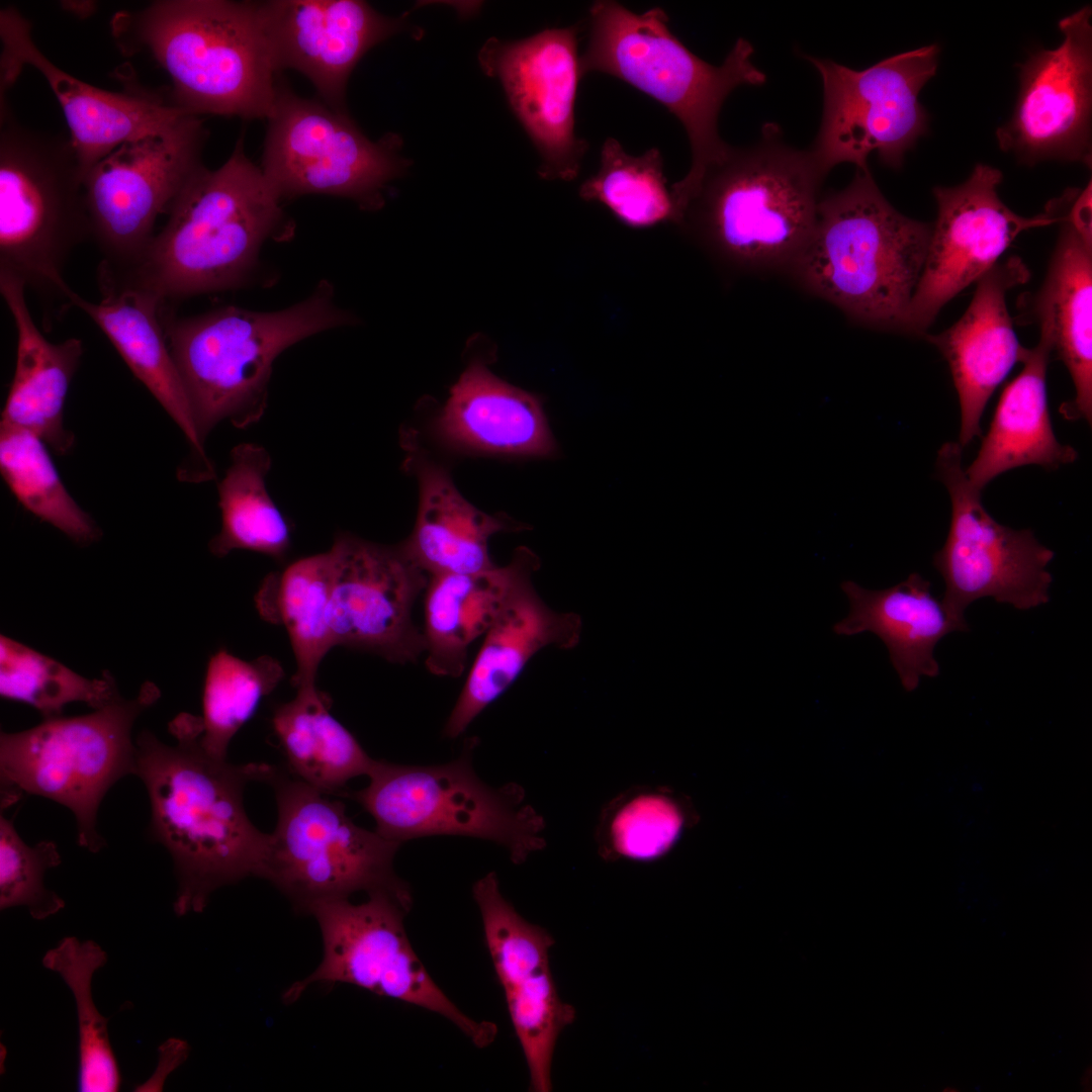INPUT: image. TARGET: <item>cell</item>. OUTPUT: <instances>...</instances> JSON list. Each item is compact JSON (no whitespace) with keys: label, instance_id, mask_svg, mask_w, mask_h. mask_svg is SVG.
Masks as SVG:
<instances>
[{"label":"cell","instance_id":"6da1fadb","mask_svg":"<svg viewBox=\"0 0 1092 1092\" xmlns=\"http://www.w3.org/2000/svg\"><path fill=\"white\" fill-rule=\"evenodd\" d=\"M175 745L148 730L135 739L138 776L150 803L148 835L170 853L178 916L199 913L217 889L258 877L270 834L244 807V791L262 782L270 764H236L201 745L200 717L182 713L169 724Z\"/></svg>","mask_w":1092,"mask_h":1092},{"label":"cell","instance_id":"7a4b0ae2","mask_svg":"<svg viewBox=\"0 0 1092 1092\" xmlns=\"http://www.w3.org/2000/svg\"><path fill=\"white\" fill-rule=\"evenodd\" d=\"M588 41L579 57L582 78L598 72L613 76L653 98L672 113L687 132L692 162L673 183L671 196L682 211L705 172L730 149L718 131L726 98L741 86H761L765 74L752 62V44L740 37L720 66L691 52L669 29L660 7L635 13L617 1H595L588 12Z\"/></svg>","mask_w":1092,"mask_h":1092},{"label":"cell","instance_id":"3957f363","mask_svg":"<svg viewBox=\"0 0 1092 1092\" xmlns=\"http://www.w3.org/2000/svg\"><path fill=\"white\" fill-rule=\"evenodd\" d=\"M931 224L900 213L871 171L821 198L813 232L787 272L850 321L903 333Z\"/></svg>","mask_w":1092,"mask_h":1092},{"label":"cell","instance_id":"277c9868","mask_svg":"<svg viewBox=\"0 0 1092 1092\" xmlns=\"http://www.w3.org/2000/svg\"><path fill=\"white\" fill-rule=\"evenodd\" d=\"M826 176L766 123L708 168L676 225L733 267L787 272L813 232Z\"/></svg>","mask_w":1092,"mask_h":1092},{"label":"cell","instance_id":"5b68a950","mask_svg":"<svg viewBox=\"0 0 1092 1092\" xmlns=\"http://www.w3.org/2000/svg\"><path fill=\"white\" fill-rule=\"evenodd\" d=\"M112 34L123 54L152 56L172 81L170 101L191 114L272 111L280 82L254 3L154 1L116 14Z\"/></svg>","mask_w":1092,"mask_h":1092},{"label":"cell","instance_id":"8992f818","mask_svg":"<svg viewBox=\"0 0 1092 1092\" xmlns=\"http://www.w3.org/2000/svg\"><path fill=\"white\" fill-rule=\"evenodd\" d=\"M280 197L245 155L242 139L216 170L186 183L136 266L115 280L168 301L242 285L282 219Z\"/></svg>","mask_w":1092,"mask_h":1092},{"label":"cell","instance_id":"52a82bcc","mask_svg":"<svg viewBox=\"0 0 1092 1092\" xmlns=\"http://www.w3.org/2000/svg\"><path fill=\"white\" fill-rule=\"evenodd\" d=\"M161 316L202 443L221 421L243 429L261 419L273 363L285 349L354 323L324 281L306 299L277 311L229 305L175 317L163 306Z\"/></svg>","mask_w":1092,"mask_h":1092},{"label":"cell","instance_id":"ba28073f","mask_svg":"<svg viewBox=\"0 0 1092 1092\" xmlns=\"http://www.w3.org/2000/svg\"><path fill=\"white\" fill-rule=\"evenodd\" d=\"M0 100V273L68 302L65 266L91 237L80 166L69 138L22 125Z\"/></svg>","mask_w":1092,"mask_h":1092},{"label":"cell","instance_id":"9c48e42d","mask_svg":"<svg viewBox=\"0 0 1092 1092\" xmlns=\"http://www.w3.org/2000/svg\"><path fill=\"white\" fill-rule=\"evenodd\" d=\"M159 697V689L147 681L134 699L120 697L87 715L55 717L23 731L1 732V809L24 793L53 800L74 814L78 844L100 851L106 843L97 830L99 806L117 781L134 775L131 728Z\"/></svg>","mask_w":1092,"mask_h":1092},{"label":"cell","instance_id":"30bf717a","mask_svg":"<svg viewBox=\"0 0 1092 1092\" xmlns=\"http://www.w3.org/2000/svg\"><path fill=\"white\" fill-rule=\"evenodd\" d=\"M263 782L272 787L277 824L258 877L269 881L308 913L316 903L364 891H406L393 871L399 842L355 824L340 801L273 765Z\"/></svg>","mask_w":1092,"mask_h":1092},{"label":"cell","instance_id":"8fae6325","mask_svg":"<svg viewBox=\"0 0 1092 1092\" xmlns=\"http://www.w3.org/2000/svg\"><path fill=\"white\" fill-rule=\"evenodd\" d=\"M471 754L467 745L457 759L429 766L375 759L368 785L342 795L359 803L386 839L471 836L504 846L519 863L541 846V819L521 805L517 786L494 788L480 780Z\"/></svg>","mask_w":1092,"mask_h":1092},{"label":"cell","instance_id":"7c38bea8","mask_svg":"<svg viewBox=\"0 0 1092 1092\" xmlns=\"http://www.w3.org/2000/svg\"><path fill=\"white\" fill-rule=\"evenodd\" d=\"M412 902L411 890H377L359 904L349 898L314 904L307 914L315 918L321 929L323 960L306 978L288 987L283 1000L295 1002L316 983L351 984L437 1013L477 1048L489 1045L496 1036V1025L463 1013L415 952L404 927Z\"/></svg>","mask_w":1092,"mask_h":1092},{"label":"cell","instance_id":"4fadbf2b","mask_svg":"<svg viewBox=\"0 0 1092 1092\" xmlns=\"http://www.w3.org/2000/svg\"><path fill=\"white\" fill-rule=\"evenodd\" d=\"M938 54L936 44L924 46L863 70L805 56L823 87L822 117L809 151L826 175L842 163L869 171L872 154L884 166L902 167L928 128L919 94L937 71Z\"/></svg>","mask_w":1092,"mask_h":1092},{"label":"cell","instance_id":"5bb4252c","mask_svg":"<svg viewBox=\"0 0 1092 1092\" xmlns=\"http://www.w3.org/2000/svg\"><path fill=\"white\" fill-rule=\"evenodd\" d=\"M268 120L261 169L280 199L328 194L379 207L386 184L410 165L397 135L371 141L346 111L301 98L283 84Z\"/></svg>","mask_w":1092,"mask_h":1092},{"label":"cell","instance_id":"9a60e30c","mask_svg":"<svg viewBox=\"0 0 1092 1092\" xmlns=\"http://www.w3.org/2000/svg\"><path fill=\"white\" fill-rule=\"evenodd\" d=\"M962 454L956 442L937 451L936 476L948 491L951 516L933 565L945 583L941 604L966 632L965 611L979 599L992 598L1021 611L1045 605L1053 581L1048 566L1055 553L1030 529L1004 526L986 511L981 490L965 473Z\"/></svg>","mask_w":1092,"mask_h":1092},{"label":"cell","instance_id":"2e32d148","mask_svg":"<svg viewBox=\"0 0 1092 1092\" xmlns=\"http://www.w3.org/2000/svg\"><path fill=\"white\" fill-rule=\"evenodd\" d=\"M206 130L186 114L168 128L126 142L84 176L91 239L104 258L98 271L132 270L153 240L154 226L201 167Z\"/></svg>","mask_w":1092,"mask_h":1092},{"label":"cell","instance_id":"e0dca14e","mask_svg":"<svg viewBox=\"0 0 1092 1092\" xmlns=\"http://www.w3.org/2000/svg\"><path fill=\"white\" fill-rule=\"evenodd\" d=\"M1001 181L1000 170L977 164L965 182L933 189L937 216L903 334L924 337L940 309L995 266L1019 234L1059 222L1051 204L1032 217L1013 212L998 195Z\"/></svg>","mask_w":1092,"mask_h":1092},{"label":"cell","instance_id":"ac0fdd59","mask_svg":"<svg viewBox=\"0 0 1092 1092\" xmlns=\"http://www.w3.org/2000/svg\"><path fill=\"white\" fill-rule=\"evenodd\" d=\"M329 624L334 646L368 651L392 663L425 653L413 609L429 575L400 544L387 546L338 534L331 549Z\"/></svg>","mask_w":1092,"mask_h":1092},{"label":"cell","instance_id":"d6986e66","mask_svg":"<svg viewBox=\"0 0 1092 1092\" xmlns=\"http://www.w3.org/2000/svg\"><path fill=\"white\" fill-rule=\"evenodd\" d=\"M577 25L546 28L532 36L486 40L478 54L485 74L502 83L508 102L539 157L545 180L578 176L588 149L575 132L580 73Z\"/></svg>","mask_w":1092,"mask_h":1092},{"label":"cell","instance_id":"ffe728a7","mask_svg":"<svg viewBox=\"0 0 1092 1092\" xmlns=\"http://www.w3.org/2000/svg\"><path fill=\"white\" fill-rule=\"evenodd\" d=\"M1054 50H1040L1020 67L1010 119L997 129L1000 149L1027 165L1046 160L1091 166L1092 25L1084 6L1059 21Z\"/></svg>","mask_w":1092,"mask_h":1092},{"label":"cell","instance_id":"44dd1931","mask_svg":"<svg viewBox=\"0 0 1092 1092\" xmlns=\"http://www.w3.org/2000/svg\"><path fill=\"white\" fill-rule=\"evenodd\" d=\"M485 945L504 990L535 1092L552 1090L551 1066L557 1039L575 1019V1009L559 997L549 964L552 936L523 918L503 896L494 873L472 888Z\"/></svg>","mask_w":1092,"mask_h":1092},{"label":"cell","instance_id":"7402d4cb","mask_svg":"<svg viewBox=\"0 0 1092 1092\" xmlns=\"http://www.w3.org/2000/svg\"><path fill=\"white\" fill-rule=\"evenodd\" d=\"M0 38L1 91L12 86L25 65L42 75L64 112L83 179L122 144L160 132L191 114L136 86L107 91L66 73L37 48L30 22L12 6L0 12Z\"/></svg>","mask_w":1092,"mask_h":1092},{"label":"cell","instance_id":"603a6c76","mask_svg":"<svg viewBox=\"0 0 1092 1092\" xmlns=\"http://www.w3.org/2000/svg\"><path fill=\"white\" fill-rule=\"evenodd\" d=\"M277 71L293 69L310 80L328 106L345 110L349 76L374 46L406 29L359 0L255 2Z\"/></svg>","mask_w":1092,"mask_h":1092},{"label":"cell","instance_id":"cb8c5ba5","mask_svg":"<svg viewBox=\"0 0 1092 1092\" xmlns=\"http://www.w3.org/2000/svg\"><path fill=\"white\" fill-rule=\"evenodd\" d=\"M1029 277L1018 257L997 263L977 281L962 317L939 334L924 336L948 363L961 407L962 448L981 436L980 420L990 396L1023 358L1025 347L1018 343L1006 294Z\"/></svg>","mask_w":1092,"mask_h":1092},{"label":"cell","instance_id":"d4e9b609","mask_svg":"<svg viewBox=\"0 0 1092 1092\" xmlns=\"http://www.w3.org/2000/svg\"><path fill=\"white\" fill-rule=\"evenodd\" d=\"M581 631L578 615L552 610L539 597L532 579L522 583L484 635L444 735H461L512 686L534 655L546 647H575Z\"/></svg>","mask_w":1092,"mask_h":1092},{"label":"cell","instance_id":"484cf974","mask_svg":"<svg viewBox=\"0 0 1092 1092\" xmlns=\"http://www.w3.org/2000/svg\"><path fill=\"white\" fill-rule=\"evenodd\" d=\"M454 448L514 457H550L557 452L539 396L472 362L451 388L435 424Z\"/></svg>","mask_w":1092,"mask_h":1092},{"label":"cell","instance_id":"4316f807","mask_svg":"<svg viewBox=\"0 0 1092 1092\" xmlns=\"http://www.w3.org/2000/svg\"><path fill=\"white\" fill-rule=\"evenodd\" d=\"M98 282L100 301L91 302L71 289L68 303L100 328L134 376L205 459L191 404L168 347L161 316L165 304L154 293L132 284L102 276Z\"/></svg>","mask_w":1092,"mask_h":1092},{"label":"cell","instance_id":"83f0119b","mask_svg":"<svg viewBox=\"0 0 1092 1092\" xmlns=\"http://www.w3.org/2000/svg\"><path fill=\"white\" fill-rule=\"evenodd\" d=\"M530 549L516 550L505 566L429 577L425 590V664L439 676L458 677L471 644L484 636L515 590L539 568Z\"/></svg>","mask_w":1092,"mask_h":1092},{"label":"cell","instance_id":"f1b7e54d","mask_svg":"<svg viewBox=\"0 0 1092 1092\" xmlns=\"http://www.w3.org/2000/svg\"><path fill=\"white\" fill-rule=\"evenodd\" d=\"M25 284L0 273V292L17 332L16 365L1 423L30 431L57 454L70 451L74 436L63 425V410L83 344L77 338L52 343L36 327L25 299Z\"/></svg>","mask_w":1092,"mask_h":1092},{"label":"cell","instance_id":"f546056e","mask_svg":"<svg viewBox=\"0 0 1092 1092\" xmlns=\"http://www.w3.org/2000/svg\"><path fill=\"white\" fill-rule=\"evenodd\" d=\"M930 587V581L915 572L885 589H868L852 580L841 583L849 613L834 625V632L844 636L876 634L886 645L907 692L916 690L922 676L939 674L934 655L937 642L948 633L965 632L948 617Z\"/></svg>","mask_w":1092,"mask_h":1092},{"label":"cell","instance_id":"4dcf8cb0","mask_svg":"<svg viewBox=\"0 0 1092 1092\" xmlns=\"http://www.w3.org/2000/svg\"><path fill=\"white\" fill-rule=\"evenodd\" d=\"M1053 341L1040 331L1037 345L1025 348L1020 373L1004 388L988 433L974 461L965 469L979 490L996 476L1023 465L1057 469L1074 462L1077 451L1060 443L1050 417L1046 369Z\"/></svg>","mask_w":1092,"mask_h":1092},{"label":"cell","instance_id":"1f68e13d","mask_svg":"<svg viewBox=\"0 0 1092 1092\" xmlns=\"http://www.w3.org/2000/svg\"><path fill=\"white\" fill-rule=\"evenodd\" d=\"M1060 233L1044 282L1036 296L1039 330L1050 334L1053 351L1066 365L1076 395L1060 407L1069 421L1092 423V249L1052 200Z\"/></svg>","mask_w":1092,"mask_h":1092},{"label":"cell","instance_id":"d6a6232c","mask_svg":"<svg viewBox=\"0 0 1092 1092\" xmlns=\"http://www.w3.org/2000/svg\"><path fill=\"white\" fill-rule=\"evenodd\" d=\"M418 479L416 523L400 546L429 576L489 569L495 566L488 552L490 538L499 532L526 529L523 524L476 509L436 464H422Z\"/></svg>","mask_w":1092,"mask_h":1092},{"label":"cell","instance_id":"836d02e7","mask_svg":"<svg viewBox=\"0 0 1092 1092\" xmlns=\"http://www.w3.org/2000/svg\"><path fill=\"white\" fill-rule=\"evenodd\" d=\"M295 697L275 707L273 732L288 771L327 794H342L346 784L368 776L375 759L330 713V698L315 685L296 688Z\"/></svg>","mask_w":1092,"mask_h":1092},{"label":"cell","instance_id":"e575fe53","mask_svg":"<svg viewBox=\"0 0 1092 1092\" xmlns=\"http://www.w3.org/2000/svg\"><path fill=\"white\" fill-rule=\"evenodd\" d=\"M331 573L329 551L301 557L270 574L255 599L261 617L282 625L288 634L295 689L315 685L323 658L335 647L329 624Z\"/></svg>","mask_w":1092,"mask_h":1092},{"label":"cell","instance_id":"d590c367","mask_svg":"<svg viewBox=\"0 0 1092 1092\" xmlns=\"http://www.w3.org/2000/svg\"><path fill=\"white\" fill-rule=\"evenodd\" d=\"M270 467V455L262 446L243 443L233 449L218 484L221 529L208 545L215 556L248 550L283 559L289 552L290 524L267 489Z\"/></svg>","mask_w":1092,"mask_h":1092},{"label":"cell","instance_id":"8d00e7d4","mask_svg":"<svg viewBox=\"0 0 1092 1092\" xmlns=\"http://www.w3.org/2000/svg\"><path fill=\"white\" fill-rule=\"evenodd\" d=\"M107 962V954L93 940L75 936L62 938L43 958L46 969L57 973L70 988L78 1019V1090L116 1092L121 1076L112 1050L108 1018L98 1012L92 997L94 973Z\"/></svg>","mask_w":1092,"mask_h":1092},{"label":"cell","instance_id":"74e56055","mask_svg":"<svg viewBox=\"0 0 1092 1092\" xmlns=\"http://www.w3.org/2000/svg\"><path fill=\"white\" fill-rule=\"evenodd\" d=\"M0 470L17 500L77 543L93 542V520L65 488L43 441L23 428L0 425Z\"/></svg>","mask_w":1092,"mask_h":1092},{"label":"cell","instance_id":"f35d334b","mask_svg":"<svg viewBox=\"0 0 1092 1092\" xmlns=\"http://www.w3.org/2000/svg\"><path fill=\"white\" fill-rule=\"evenodd\" d=\"M579 196L602 203L631 228L675 222V207L657 148L632 156L616 139L608 138L601 150L600 168L580 185Z\"/></svg>","mask_w":1092,"mask_h":1092},{"label":"cell","instance_id":"ab89813d","mask_svg":"<svg viewBox=\"0 0 1092 1092\" xmlns=\"http://www.w3.org/2000/svg\"><path fill=\"white\" fill-rule=\"evenodd\" d=\"M283 677L281 663L272 656L248 661L224 648L215 652L207 663L203 685L202 747L214 757L226 758L236 733Z\"/></svg>","mask_w":1092,"mask_h":1092},{"label":"cell","instance_id":"60d3db41","mask_svg":"<svg viewBox=\"0 0 1092 1092\" xmlns=\"http://www.w3.org/2000/svg\"><path fill=\"white\" fill-rule=\"evenodd\" d=\"M0 695L32 706L43 717H60L66 705L82 702L94 710L120 698L114 679L81 676L63 663L7 636L0 637Z\"/></svg>","mask_w":1092,"mask_h":1092},{"label":"cell","instance_id":"b9f144b4","mask_svg":"<svg viewBox=\"0 0 1092 1092\" xmlns=\"http://www.w3.org/2000/svg\"><path fill=\"white\" fill-rule=\"evenodd\" d=\"M56 842L42 840L27 845L12 819L0 814V909L25 907L42 920L65 907V901L44 885L46 872L61 863Z\"/></svg>","mask_w":1092,"mask_h":1092},{"label":"cell","instance_id":"7bdbcfd3","mask_svg":"<svg viewBox=\"0 0 1092 1092\" xmlns=\"http://www.w3.org/2000/svg\"><path fill=\"white\" fill-rule=\"evenodd\" d=\"M682 823L680 810L670 800L658 795L640 796L614 818L615 850L637 860L657 858L677 839Z\"/></svg>","mask_w":1092,"mask_h":1092},{"label":"cell","instance_id":"ee69618b","mask_svg":"<svg viewBox=\"0 0 1092 1092\" xmlns=\"http://www.w3.org/2000/svg\"><path fill=\"white\" fill-rule=\"evenodd\" d=\"M62 6L71 14L86 18L94 13L96 3L92 1H64Z\"/></svg>","mask_w":1092,"mask_h":1092},{"label":"cell","instance_id":"f6af8a7d","mask_svg":"<svg viewBox=\"0 0 1092 1092\" xmlns=\"http://www.w3.org/2000/svg\"><path fill=\"white\" fill-rule=\"evenodd\" d=\"M1090 1082H1091V1069H1090V1067H1089V1068H1088V1069H1087V1070H1086V1071L1084 1072V1075H1083V1077H1082V1081H1081V1085H1082V1086H1083L1084 1088H1087V1087H1090Z\"/></svg>","mask_w":1092,"mask_h":1092},{"label":"cell","instance_id":"bcb514c9","mask_svg":"<svg viewBox=\"0 0 1092 1092\" xmlns=\"http://www.w3.org/2000/svg\"><path fill=\"white\" fill-rule=\"evenodd\" d=\"M943 1091L944 1092H953V1091H958V1089H953V1087H946V1088L943 1089Z\"/></svg>","mask_w":1092,"mask_h":1092}]
</instances>
